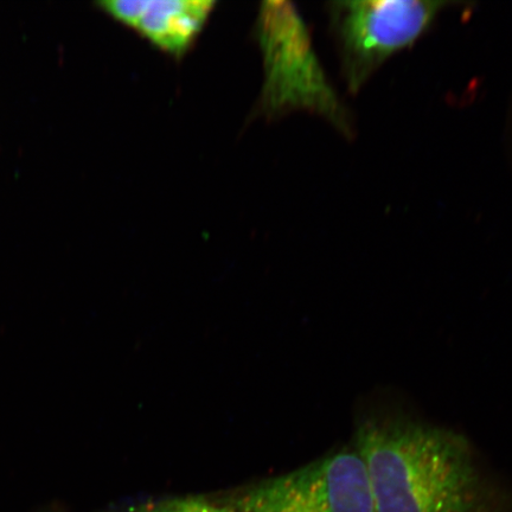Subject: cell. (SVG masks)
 Instances as JSON below:
<instances>
[{
    "label": "cell",
    "mask_w": 512,
    "mask_h": 512,
    "mask_svg": "<svg viewBox=\"0 0 512 512\" xmlns=\"http://www.w3.org/2000/svg\"><path fill=\"white\" fill-rule=\"evenodd\" d=\"M354 448L376 512H512V496L456 432L402 416L371 418L357 427Z\"/></svg>",
    "instance_id": "obj_1"
},
{
    "label": "cell",
    "mask_w": 512,
    "mask_h": 512,
    "mask_svg": "<svg viewBox=\"0 0 512 512\" xmlns=\"http://www.w3.org/2000/svg\"><path fill=\"white\" fill-rule=\"evenodd\" d=\"M255 38L264 82L254 114L278 119L303 111L318 115L350 137L349 112L324 72L310 30L296 5L283 0L262 3Z\"/></svg>",
    "instance_id": "obj_2"
},
{
    "label": "cell",
    "mask_w": 512,
    "mask_h": 512,
    "mask_svg": "<svg viewBox=\"0 0 512 512\" xmlns=\"http://www.w3.org/2000/svg\"><path fill=\"white\" fill-rule=\"evenodd\" d=\"M446 2L357 0L328 6L343 79L357 94L384 63L424 36Z\"/></svg>",
    "instance_id": "obj_3"
},
{
    "label": "cell",
    "mask_w": 512,
    "mask_h": 512,
    "mask_svg": "<svg viewBox=\"0 0 512 512\" xmlns=\"http://www.w3.org/2000/svg\"><path fill=\"white\" fill-rule=\"evenodd\" d=\"M235 512H376L366 465L354 447L220 499Z\"/></svg>",
    "instance_id": "obj_4"
},
{
    "label": "cell",
    "mask_w": 512,
    "mask_h": 512,
    "mask_svg": "<svg viewBox=\"0 0 512 512\" xmlns=\"http://www.w3.org/2000/svg\"><path fill=\"white\" fill-rule=\"evenodd\" d=\"M100 9L164 54L182 59L213 15V0H111Z\"/></svg>",
    "instance_id": "obj_5"
},
{
    "label": "cell",
    "mask_w": 512,
    "mask_h": 512,
    "mask_svg": "<svg viewBox=\"0 0 512 512\" xmlns=\"http://www.w3.org/2000/svg\"><path fill=\"white\" fill-rule=\"evenodd\" d=\"M111 512H235L220 501L209 498L188 496L149 499L121 505Z\"/></svg>",
    "instance_id": "obj_6"
}]
</instances>
